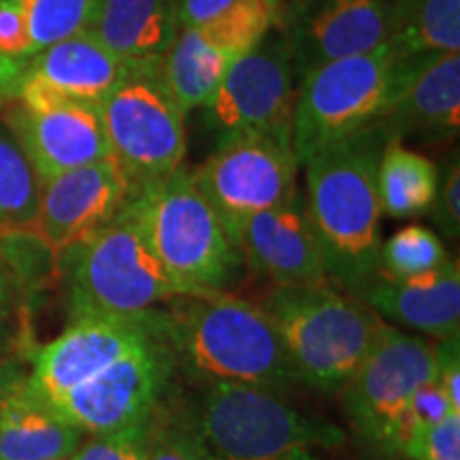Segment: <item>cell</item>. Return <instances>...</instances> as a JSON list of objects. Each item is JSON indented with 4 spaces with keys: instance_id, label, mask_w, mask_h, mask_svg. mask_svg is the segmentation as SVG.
I'll return each instance as SVG.
<instances>
[{
    "instance_id": "cell-1",
    "label": "cell",
    "mask_w": 460,
    "mask_h": 460,
    "mask_svg": "<svg viewBox=\"0 0 460 460\" xmlns=\"http://www.w3.org/2000/svg\"><path fill=\"white\" fill-rule=\"evenodd\" d=\"M388 137L379 122L318 149L305 169V209L332 284L362 296L379 273L377 163Z\"/></svg>"
},
{
    "instance_id": "cell-2",
    "label": "cell",
    "mask_w": 460,
    "mask_h": 460,
    "mask_svg": "<svg viewBox=\"0 0 460 460\" xmlns=\"http://www.w3.org/2000/svg\"><path fill=\"white\" fill-rule=\"evenodd\" d=\"M163 329L177 371L194 382H228L275 393L298 377L261 303L226 290L175 296L163 307Z\"/></svg>"
},
{
    "instance_id": "cell-3",
    "label": "cell",
    "mask_w": 460,
    "mask_h": 460,
    "mask_svg": "<svg viewBox=\"0 0 460 460\" xmlns=\"http://www.w3.org/2000/svg\"><path fill=\"white\" fill-rule=\"evenodd\" d=\"M169 416L211 460H320L348 441L337 424L290 405L281 393L228 382H194Z\"/></svg>"
},
{
    "instance_id": "cell-4",
    "label": "cell",
    "mask_w": 460,
    "mask_h": 460,
    "mask_svg": "<svg viewBox=\"0 0 460 460\" xmlns=\"http://www.w3.org/2000/svg\"><path fill=\"white\" fill-rule=\"evenodd\" d=\"M261 305L271 315L298 384L339 393L386 322L335 284L273 288Z\"/></svg>"
},
{
    "instance_id": "cell-5",
    "label": "cell",
    "mask_w": 460,
    "mask_h": 460,
    "mask_svg": "<svg viewBox=\"0 0 460 460\" xmlns=\"http://www.w3.org/2000/svg\"><path fill=\"white\" fill-rule=\"evenodd\" d=\"M68 320L84 315H137L188 295L122 211L107 226L58 254Z\"/></svg>"
},
{
    "instance_id": "cell-6",
    "label": "cell",
    "mask_w": 460,
    "mask_h": 460,
    "mask_svg": "<svg viewBox=\"0 0 460 460\" xmlns=\"http://www.w3.org/2000/svg\"><path fill=\"white\" fill-rule=\"evenodd\" d=\"M132 220L188 295L226 290L241 269L239 250L222 217L209 205L192 171L177 169L169 180L137 194L126 205Z\"/></svg>"
},
{
    "instance_id": "cell-7",
    "label": "cell",
    "mask_w": 460,
    "mask_h": 460,
    "mask_svg": "<svg viewBox=\"0 0 460 460\" xmlns=\"http://www.w3.org/2000/svg\"><path fill=\"white\" fill-rule=\"evenodd\" d=\"M394 84L390 45L326 62L303 75L292 111V152L303 164L318 149L379 122Z\"/></svg>"
},
{
    "instance_id": "cell-8",
    "label": "cell",
    "mask_w": 460,
    "mask_h": 460,
    "mask_svg": "<svg viewBox=\"0 0 460 460\" xmlns=\"http://www.w3.org/2000/svg\"><path fill=\"white\" fill-rule=\"evenodd\" d=\"M156 66L124 79L99 102L109 154L137 194L158 186L186 156V113L160 84Z\"/></svg>"
},
{
    "instance_id": "cell-9",
    "label": "cell",
    "mask_w": 460,
    "mask_h": 460,
    "mask_svg": "<svg viewBox=\"0 0 460 460\" xmlns=\"http://www.w3.org/2000/svg\"><path fill=\"white\" fill-rule=\"evenodd\" d=\"M435 376V341L384 324L339 390L349 427L362 444L371 450H399L407 402Z\"/></svg>"
},
{
    "instance_id": "cell-10",
    "label": "cell",
    "mask_w": 460,
    "mask_h": 460,
    "mask_svg": "<svg viewBox=\"0 0 460 460\" xmlns=\"http://www.w3.org/2000/svg\"><path fill=\"white\" fill-rule=\"evenodd\" d=\"M177 376L180 371L160 315V329L149 341L60 396L49 410L85 437L119 433L152 422L172 394Z\"/></svg>"
},
{
    "instance_id": "cell-11",
    "label": "cell",
    "mask_w": 460,
    "mask_h": 460,
    "mask_svg": "<svg viewBox=\"0 0 460 460\" xmlns=\"http://www.w3.org/2000/svg\"><path fill=\"white\" fill-rule=\"evenodd\" d=\"M298 75L281 28L275 24L239 56L205 102V124L217 143L239 135L290 137Z\"/></svg>"
},
{
    "instance_id": "cell-12",
    "label": "cell",
    "mask_w": 460,
    "mask_h": 460,
    "mask_svg": "<svg viewBox=\"0 0 460 460\" xmlns=\"http://www.w3.org/2000/svg\"><path fill=\"white\" fill-rule=\"evenodd\" d=\"M298 166L290 137L258 132L217 143L192 180L233 234L250 216L296 197Z\"/></svg>"
},
{
    "instance_id": "cell-13",
    "label": "cell",
    "mask_w": 460,
    "mask_h": 460,
    "mask_svg": "<svg viewBox=\"0 0 460 460\" xmlns=\"http://www.w3.org/2000/svg\"><path fill=\"white\" fill-rule=\"evenodd\" d=\"M160 309L137 315H84L68 320L60 335L28 356V390L49 407L156 335L163 315Z\"/></svg>"
},
{
    "instance_id": "cell-14",
    "label": "cell",
    "mask_w": 460,
    "mask_h": 460,
    "mask_svg": "<svg viewBox=\"0 0 460 460\" xmlns=\"http://www.w3.org/2000/svg\"><path fill=\"white\" fill-rule=\"evenodd\" d=\"M278 26L301 82L303 75L326 62L388 45L393 0H281Z\"/></svg>"
},
{
    "instance_id": "cell-15",
    "label": "cell",
    "mask_w": 460,
    "mask_h": 460,
    "mask_svg": "<svg viewBox=\"0 0 460 460\" xmlns=\"http://www.w3.org/2000/svg\"><path fill=\"white\" fill-rule=\"evenodd\" d=\"M135 197L128 177L107 156L39 181L34 228L60 254L107 226Z\"/></svg>"
},
{
    "instance_id": "cell-16",
    "label": "cell",
    "mask_w": 460,
    "mask_h": 460,
    "mask_svg": "<svg viewBox=\"0 0 460 460\" xmlns=\"http://www.w3.org/2000/svg\"><path fill=\"white\" fill-rule=\"evenodd\" d=\"M0 122L26 154L39 181L111 156L99 102L62 96L49 107L28 109L9 99Z\"/></svg>"
},
{
    "instance_id": "cell-17",
    "label": "cell",
    "mask_w": 460,
    "mask_h": 460,
    "mask_svg": "<svg viewBox=\"0 0 460 460\" xmlns=\"http://www.w3.org/2000/svg\"><path fill=\"white\" fill-rule=\"evenodd\" d=\"M230 239L241 261L273 288L332 284L301 192L284 205L250 216Z\"/></svg>"
},
{
    "instance_id": "cell-18",
    "label": "cell",
    "mask_w": 460,
    "mask_h": 460,
    "mask_svg": "<svg viewBox=\"0 0 460 460\" xmlns=\"http://www.w3.org/2000/svg\"><path fill=\"white\" fill-rule=\"evenodd\" d=\"M379 126L388 141L454 139L460 130V51L396 60Z\"/></svg>"
},
{
    "instance_id": "cell-19",
    "label": "cell",
    "mask_w": 460,
    "mask_h": 460,
    "mask_svg": "<svg viewBox=\"0 0 460 460\" xmlns=\"http://www.w3.org/2000/svg\"><path fill=\"white\" fill-rule=\"evenodd\" d=\"M147 66L154 65L119 58L90 32H79L34 54L22 68L15 85L34 82L68 99L101 102L124 79Z\"/></svg>"
},
{
    "instance_id": "cell-20",
    "label": "cell",
    "mask_w": 460,
    "mask_h": 460,
    "mask_svg": "<svg viewBox=\"0 0 460 460\" xmlns=\"http://www.w3.org/2000/svg\"><path fill=\"white\" fill-rule=\"evenodd\" d=\"M85 441L26 386V373L0 362V460H68Z\"/></svg>"
},
{
    "instance_id": "cell-21",
    "label": "cell",
    "mask_w": 460,
    "mask_h": 460,
    "mask_svg": "<svg viewBox=\"0 0 460 460\" xmlns=\"http://www.w3.org/2000/svg\"><path fill=\"white\" fill-rule=\"evenodd\" d=\"M379 318L422 332L437 341L460 331V264L447 258L435 271L410 279L377 275L360 296Z\"/></svg>"
},
{
    "instance_id": "cell-22",
    "label": "cell",
    "mask_w": 460,
    "mask_h": 460,
    "mask_svg": "<svg viewBox=\"0 0 460 460\" xmlns=\"http://www.w3.org/2000/svg\"><path fill=\"white\" fill-rule=\"evenodd\" d=\"M180 28V0H101L85 32L119 58L158 65Z\"/></svg>"
},
{
    "instance_id": "cell-23",
    "label": "cell",
    "mask_w": 460,
    "mask_h": 460,
    "mask_svg": "<svg viewBox=\"0 0 460 460\" xmlns=\"http://www.w3.org/2000/svg\"><path fill=\"white\" fill-rule=\"evenodd\" d=\"M234 58L205 41L199 28H180L175 41L158 60L160 84L183 113L205 107L233 66Z\"/></svg>"
},
{
    "instance_id": "cell-24",
    "label": "cell",
    "mask_w": 460,
    "mask_h": 460,
    "mask_svg": "<svg viewBox=\"0 0 460 460\" xmlns=\"http://www.w3.org/2000/svg\"><path fill=\"white\" fill-rule=\"evenodd\" d=\"M396 60L460 51V0H393Z\"/></svg>"
},
{
    "instance_id": "cell-25",
    "label": "cell",
    "mask_w": 460,
    "mask_h": 460,
    "mask_svg": "<svg viewBox=\"0 0 460 460\" xmlns=\"http://www.w3.org/2000/svg\"><path fill=\"white\" fill-rule=\"evenodd\" d=\"M439 166L433 160L390 139L377 163V197L390 217L422 216L433 207Z\"/></svg>"
},
{
    "instance_id": "cell-26",
    "label": "cell",
    "mask_w": 460,
    "mask_h": 460,
    "mask_svg": "<svg viewBox=\"0 0 460 460\" xmlns=\"http://www.w3.org/2000/svg\"><path fill=\"white\" fill-rule=\"evenodd\" d=\"M39 177L7 126L0 122V230L34 228Z\"/></svg>"
},
{
    "instance_id": "cell-27",
    "label": "cell",
    "mask_w": 460,
    "mask_h": 460,
    "mask_svg": "<svg viewBox=\"0 0 460 460\" xmlns=\"http://www.w3.org/2000/svg\"><path fill=\"white\" fill-rule=\"evenodd\" d=\"M279 0H239L216 20L199 26L205 41L237 60L278 24Z\"/></svg>"
},
{
    "instance_id": "cell-28",
    "label": "cell",
    "mask_w": 460,
    "mask_h": 460,
    "mask_svg": "<svg viewBox=\"0 0 460 460\" xmlns=\"http://www.w3.org/2000/svg\"><path fill=\"white\" fill-rule=\"evenodd\" d=\"M446 245L439 234L427 226L411 224L390 237L379 247V273L388 279H410L435 271L447 261Z\"/></svg>"
},
{
    "instance_id": "cell-29",
    "label": "cell",
    "mask_w": 460,
    "mask_h": 460,
    "mask_svg": "<svg viewBox=\"0 0 460 460\" xmlns=\"http://www.w3.org/2000/svg\"><path fill=\"white\" fill-rule=\"evenodd\" d=\"M99 4L101 0H22L32 56L62 39L88 31Z\"/></svg>"
},
{
    "instance_id": "cell-30",
    "label": "cell",
    "mask_w": 460,
    "mask_h": 460,
    "mask_svg": "<svg viewBox=\"0 0 460 460\" xmlns=\"http://www.w3.org/2000/svg\"><path fill=\"white\" fill-rule=\"evenodd\" d=\"M31 58L32 43L22 0H0V92L7 99Z\"/></svg>"
},
{
    "instance_id": "cell-31",
    "label": "cell",
    "mask_w": 460,
    "mask_h": 460,
    "mask_svg": "<svg viewBox=\"0 0 460 460\" xmlns=\"http://www.w3.org/2000/svg\"><path fill=\"white\" fill-rule=\"evenodd\" d=\"M166 405V402H164ZM146 460H211L180 422L163 407L149 422Z\"/></svg>"
},
{
    "instance_id": "cell-32",
    "label": "cell",
    "mask_w": 460,
    "mask_h": 460,
    "mask_svg": "<svg viewBox=\"0 0 460 460\" xmlns=\"http://www.w3.org/2000/svg\"><path fill=\"white\" fill-rule=\"evenodd\" d=\"M399 452L416 460H460V413L411 433Z\"/></svg>"
},
{
    "instance_id": "cell-33",
    "label": "cell",
    "mask_w": 460,
    "mask_h": 460,
    "mask_svg": "<svg viewBox=\"0 0 460 460\" xmlns=\"http://www.w3.org/2000/svg\"><path fill=\"white\" fill-rule=\"evenodd\" d=\"M149 422L111 435L85 437L79 450L68 460H146Z\"/></svg>"
},
{
    "instance_id": "cell-34",
    "label": "cell",
    "mask_w": 460,
    "mask_h": 460,
    "mask_svg": "<svg viewBox=\"0 0 460 460\" xmlns=\"http://www.w3.org/2000/svg\"><path fill=\"white\" fill-rule=\"evenodd\" d=\"M454 413H460V410H456V407L447 401L439 382H437V379L424 382L422 386L416 388V393L411 394L410 402H407L405 416H402L399 447L411 433H416L420 429L433 427V424L441 422V420H446L447 416H454Z\"/></svg>"
},
{
    "instance_id": "cell-35",
    "label": "cell",
    "mask_w": 460,
    "mask_h": 460,
    "mask_svg": "<svg viewBox=\"0 0 460 460\" xmlns=\"http://www.w3.org/2000/svg\"><path fill=\"white\" fill-rule=\"evenodd\" d=\"M433 220L447 239H458L460 234V163L458 154L447 160L439 171V183L433 200Z\"/></svg>"
},
{
    "instance_id": "cell-36",
    "label": "cell",
    "mask_w": 460,
    "mask_h": 460,
    "mask_svg": "<svg viewBox=\"0 0 460 460\" xmlns=\"http://www.w3.org/2000/svg\"><path fill=\"white\" fill-rule=\"evenodd\" d=\"M435 362L437 376L441 390L447 401L460 410V339L458 335L437 339L435 341Z\"/></svg>"
},
{
    "instance_id": "cell-37",
    "label": "cell",
    "mask_w": 460,
    "mask_h": 460,
    "mask_svg": "<svg viewBox=\"0 0 460 460\" xmlns=\"http://www.w3.org/2000/svg\"><path fill=\"white\" fill-rule=\"evenodd\" d=\"M239 0H180V24L181 28H199L216 20Z\"/></svg>"
},
{
    "instance_id": "cell-38",
    "label": "cell",
    "mask_w": 460,
    "mask_h": 460,
    "mask_svg": "<svg viewBox=\"0 0 460 460\" xmlns=\"http://www.w3.org/2000/svg\"><path fill=\"white\" fill-rule=\"evenodd\" d=\"M11 303H13V284H11L7 271L0 264V322H4L9 315Z\"/></svg>"
},
{
    "instance_id": "cell-39",
    "label": "cell",
    "mask_w": 460,
    "mask_h": 460,
    "mask_svg": "<svg viewBox=\"0 0 460 460\" xmlns=\"http://www.w3.org/2000/svg\"><path fill=\"white\" fill-rule=\"evenodd\" d=\"M369 460H416L407 454L396 450H371L369 447Z\"/></svg>"
},
{
    "instance_id": "cell-40",
    "label": "cell",
    "mask_w": 460,
    "mask_h": 460,
    "mask_svg": "<svg viewBox=\"0 0 460 460\" xmlns=\"http://www.w3.org/2000/svg\"><path fill=\"white\" fill-rule=\"evenodd\" d=\"M11 348V335L7 331H4L3 322H0V362L7 360V352Z\"/></svg>"
},
{
    "instance_id": "cell-41",
    "label": "cell",
    "mask_w": 460,
    "mask_h": 460,
    "mask_svg": "<svg viewBox=\"0 0 460 460\" xmlns=\"http://www.w3.org/2000/svg\"><path fill=\"white\" fill-rule=\"evenodd\" d=\"M7 101H9V99H7V96H4V94H3V92H0V109H3V107H4V102H7Z\"/></svg>"
},
{
    "instance_id": "cell-42",
    "label": "cell",
    "mask_w": 460,
    "mask_h": 460,
    "mask_svg": "<svg viewBox=\"0 0 460 460\" xmlns=\"http://www.w3.org/2000/svg\"><path fill=\"white\" fill-rule=\"evenodd\" d=\"M279 4H281V0H279Z\"/></svg>"
}]
</instances>
